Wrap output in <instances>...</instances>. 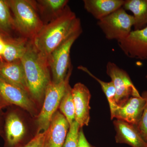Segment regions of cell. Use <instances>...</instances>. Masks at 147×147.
<instances>
[{
    "instance_id": "4",
    "label": "cell",
    "mask_w": 147,
    "mask_h": 147,
    "mask_svg": "<svg viewBox=\"0 0 147 147\" xmlns=\"http://www.w3.org/2000/svg\"><path fill=\"white\" fill-rule=\"evenodd\" d=\"M72 70L71 66L65 79L58 84L51 81L45 90L42 109L38 115L36 134L47 131L51 120L57 111L61 100L69 86V79Z\"/></svg>"
},
{
    "instance_id": "23",
    "label": "cell",
    "mask_w": 147,
    "mask_h": 147,
    "mask_svg": "<svg viewBox=\"0 0 147 147\" xmlns=\"http://www.w3.org/2000/svg\"><path fill=\"white\" fill-rule=\"evenodd\" d=\"M81 128L76 121L69 126L63 147H77L79 143V131Z\"/></svg>"
},
{
    "instance_id": "10",
    "label": "cell",
    "mask_w": 147,
    "mask_h": 147,
    "mask_svg": "<svg viewBox=\"0 0 147 147\" xmlns=\"http://www.w3.org/2000/svg\"><path fill=\"white\" fill-rule=\"evenodd\" d=\"M118 43L129 57L147 59V26L141 30L131 31L126 38L118 40Z\"/></svg>"
},
{
    "instance_id": "29",
    "label": "cell",
    "mask_w": 147,
    "mask_h": 147,
    "mask_svg": "<svg viewBox=\"0 0 147 147\" xmlns=\"http://www.w3.org/2000/svg\"><path fill=\"white\" fill-rule=\"evenodd\" d=\"M1 109H0V127H1Z\"/></svg>"
},
{
    "instance_id": "17",
    "label": "cell",
    "mask_w": 147,
    "mask_h": 147,
    "mask_svg": "<svg viewBox=\"0 0 147 147\" xmlns=\"http://www.w3.org/2000/svg\"><path fill=\"white\" fill-rule=\"evenodd\" d=\"M67 0L36 1L37 8L44 25L60 16L67 5Z\"/></svg>"
},
{
    "instance_id": "28",
    "label": "cell",
    "mask_w": 147,
    "mask_h": 147,
    "mask_svg": "<svg viewBox=\"0 0 147 147\" xmlns=\"http://www.w3.org/2000/svg\"><path fill=\"white\" fill-rule=\"evenodd\" d=\"M8 106L7 104L3 100L2 98L0 96V109L2 110L3 108H5L6 107Z\"/></svg>"
},
{
    "instance_id": "16",
    "label": "cell",
    "mask_w": 147,
    "mask_h": 147,
    "mask_svg": "<svg viewBox=\"0 0 147 147\" xmlns=\"http://www.w3.org/2000/svg\"><path fill=\"white\" fill-rule=\"evenodd\" d=\"M124 0H84L86 10L94 18L100 20L122 7Z\"/></svg>"
},
{
    "instance_id": "13",
    "label": "cell",
    "mask_w": 147,
    "mask_h": 147,
    "mask_svg": "<svg viewBox=\"0 0 147 147\" xmlns=\"http://www.w3.org/2000/svg\"><path fill=\"white\" fill-rule=\"evenodd\" d=\"M69 126L65 117L57 110L46 131L44 147H63Z\"/></svg>"
},
{
    "instance_id": "12",
    "label": "cell",
    "mask_w": 147,
    "mask_h": 147,
    "mask_svg": "<svg viewBox=\"0 0 147 147\" xmlns=\"http://www.w3.org/2000/svg\"><path fill=\"white\" fill-rule=\"evenodd\" d=\"M146 103V98L142 96L130 97L111 114V119L120 120L136 126L142 117Z\"/></svg>"
},
{
    "instance_id": "7",
    "label": "cell",
    "mask_w": 147,
    "mask_h": 147,
    "mask_svg": "<svg viewBox=\"0 0 147 147\" xmlns=\"http://www.w3.org/2000/svg\"><path fill=\"white\" fill-rule=\"evenodd\" d=\"M106 72L115 89L116 102L118 106H122L130 97L141 96L127 72L116 64L108 62Z\"/></svg>"
},
{
    "instance_id": "20",
    "label": "cell",
    "mask_w": 147,
    "mask_h": 147,
    "mask_svg": "<svg viewBox=\"0 0 147 147\" xmlns=\"http://www.w3.org/2000/svg\"><path fill=\"white\" fill-rule=\"evenodd\" d=\"M16 32L12 13L6 0H0V36L3 39L15 37Z\"/></svg>"
},
{
    "instance_id": "31",
    "label": "cell",
    "mask_w": 147,
    "mask_h": 147,
    "mask_svg": "<svg viewBox=\"0 0 147 147\" xmlns=\"http://www.w3.org/2000/svg\"><path fill=\"white\" fill-rule=\"evenodd\" d=\"M2 61H3L1 59H0V63H1V62Z\"/></svg>"
},
{
    "instance_id": "15",
    "label": "cell",
    "mask_w": 147,
    "mask_h": 147,
    "mask_svg": "<svg viewBox=\"0 0 147 147\" xmlns=\"http://www.w3.org/2000/svg\"><path fill=\"white\" fill-rule=\"evenodd\" d=\"M0 76L29 94L21 60L10 62L2 61L0 63Z\"/></svg>"
},
{
    "instance_id": "5",
    "label": "cell",
    "mask_w": 147,
    "mask_h": 147,
    "mask_svg": "<svg viewBox=\"0 0 147 147\" xmlns=\"http://www.w3.org/2000/svg\"><path fill=\"white\" fill-rule=\"evenodd\" d=\"M134 24L133 15L128 14L122 7L98 20L97 25L106 38L118 41L128 35Z\"/></svg>"
},
{
    "instance_id": "26",
    "label": "cell",
    "mask_w": 147,
    "mask_h": 147,
    "mask_svg": "<svg viewBox=\"0 0 147 147\" xmlns=\"http://www.w3.org/2000/svg\"><path fill=\"white\" fill-rule=\"evenodd\" d=\"M77 147H96L90 144L88 142L82 128L79 131V143Z\"/></svg>"
},
{
    "instance_id": "27",
    "label": "cell",
    "mask_w": 147,
    "mask_h": 147,
    "mask_svg": "<svg viewBox=\"0 0 147 147\" xmlns=\"http://www.w3.org/2000/svg\"><path fill=\"white\" fill-rule=\"evenodd\" d=\"M5 49V43L3 39L0 41V59L3 55Z\"/></svg>"
},
{
    "instance_id": "22",
    "label": "cell",
    "mask_w": 147,
    "mask_h": 147,
    "mask_svg": "<svg viewBox=\"0 0 147 147\" xmlns=\"http://www.w3.org/2000/svg\"><path fill=\"white\" fill-rule=\"evenodd\" d=\"M71 89L72 88L69 85L61 100L59 106L61 113L65 117L69 125L75 121V107Z\"/></svg>"
},
{
    "instance_id": "24",
    "label": "cell",
    "mask_w": 147,
    "mask_h": 147,
    "mask_svg": "<svg viewBox=\"0 0 147 147\" xmlns=\"http://www.w3.org/2000/svg\"><path fill=\"white\" fill-rule=\"evenodd\" d=\"M142 96L146 98V105L141 119L136 127L142 137L147 141V91L143 92Z\"/></svg>"
},
{
    "instance_id": "2",
    "label": "cell",
    "mask_w": 147,
    "mask_h": 147,
    "mask_svg": "<svg viewBox=\"0 0 147 147\" xmlns=\"http://www.w3.org/2000/svg\"><path fill=\"white\" fill-rule=\"evenodd\" d=\"M29 94L37 105L43 101L45 90L50 82L48 60L36 50L30 40L26 54L21 59Z\"/></svg>"
},
{
    "instance_id": "30",
    "label": "cell",
    "mask_w": 147,
    "mask_h": 147,
    "mask_svg": "<svg viewBox=\"0 0 147 147\" xmlns=\"http://www.w3.org/2000/svg\"><path fill=\"white\" fill-rule=\"evenodd\" d=\"M3 38H2V37L1 36H0V41H1L2 40H3Z\"/></svg>"
},
{
    "instance_id": "21",
    "label": "cell",
    "mask_w": 147,
    "mask_h": 147,
    "mask_svg": "<svg viewBox=\"0 0 147 147\" xmlns=\"http://www.w3.org/2000/svg\"><path fill=\"white\" fill-rule=\"evenodd\" d=\"M78 68L80 70H82L88 74L90 76H91L92 78L95 79L100 84L101 88L108 99L109 106H110V114H112L118 106L116 102L115 89L113 82H103L93 75L86 67L83 66L78 67Z\"/></svg>"
},
{
    "instance_id": "1",
    "label": "cell",
    "mask_w": 147,
    "mask_h": 147,
    "mask_svg": "<svg viewBox=\"0 0 147 147\" xmlns=\"http://www.w3.org/2000/svg\"><path fill=\"white\" fill-rule=\"evenodd\" d=\"M81 31L82 29L80 19L67 5L57 18L45 24L32 41L38 52L47 59L65 40Z\"/></svg>"
},
{
    "instance_id": "9",
    "label": "cell",
    "mask_w": 147,
    "mask_h": 147,
    "mask_svg": "<svg viewBox=\"0 0 147 147\" xmlns=\"http://www.w3.org/2000/svg\"><path fill=\"white\" fill-rule=\"evenodd\" d=\"M5 147H20L27 133V127L21 115L16 110H8L5 118Z\"/></svg>"
},
{
    "instance_id": "11",
    "label": "cell",
    "mask_w": 147,
    "mask_h": 147,
    "mask_svg": "<svg viewBox=\"0 0 147 147\" xmlns=\"http://www.w3.org/2000/svg\"><path fill=\"white\" fill-rule=\"evenodd\" d=\"M75 107V121L80 127L88 126L90 121V100L91 95L88 88L84 84L78 83L71 89Z\"/></svg>"
},
{
    "instance_id": "14",
    "label": "cell",
    "mask_w": 147,
    "mask_h": 147,
    "mask_svg": "<svg viewBox=\"0 0 147 147\" xmlns=\"http://www.w3.org/2000/svg\"><path fill=\"white\" fill-rule=\"evenodd\" d=\"M113 124L116 143L126 144L131 147H147V141L142 137L136 125L118 119H115Z\"/></svg>"
},
{
    "instance_id": "18",
    "label": "cell",
    "mask_w": 147,
    "mask_h": 147,
    "mask_svg": "<svg viewBox=\"0 0 147 147\" xmlns=\"http://www.w3.org/2000/svg\"><path fill=\"white\" fill-rule=\"evenodd\" d=\"M4 40L5 49L1 58L2 60L7 62L21 60L26 52L30 40L15 37Z\"/></svg>"
},
{
    "instance_id": "32",
    "label": "cell",
    "mask_w": 147,
    "mask_h": 147,
    "mask_svg": "<svg viewBox=\"0 0 147 147\" xmlns=\"http://www.w3.org/2000/svg\"><path fill=\"white\" fill-rule=\"evenodd\" d=\"M146 78L147 79V74L146 75Z\"/></svg>"
},
{
    "instance_id": "25",
    "label": "cell",
    "mask_w": 147,
    "mask_h": 147,
    "mask_svg": "<svg viewBox=\"0 0 147 147\" xmlns=\"http://www.w3.org/2000/svg\"><path fill=\"white\" fill-rule=\"evenodd\" d=\"M46 131L38 133L28 143L20 147H44Z\"/></svg>"
},
{
    "instance_id": "6",
    "label": "cell",
    "mask_w": 147,
    "mask_h": 147,
    "mask_svg": "<svg viewBox=\"0 0 147 147\" xmlns=\"http://www.w3.org/2000/svg\"><path fill=\"white\" fill-rule=\"evenodd\" d=\"M82 32L81 31L69 36L48 57V64L53 76L52 81L54 83H60L66 77L71 65L70 59L71 47Z\"/></svg>"
},
{
    "instance_id": "8",
    "label": "cell",
    "mask_w": 147,
    "mask_h": 147,
    "mask_svg": "<svg viewBox=\"0 0 147 147\" xmlns=\"http://www.w3.org/2000/svg\"><path fill=\"white\" fill-rule=\"evenodd\" d=\"M0 96L8 106L14 105L38 116V105L26 92L0 76Z\"/></svg>"
},
{
    "instance_id": "19",
    "label": "cell",
    "mask_w": 147,
    "mask_h": 147,
    "mask_svg": "<svg viewBox=\"0 0 147 147\" xmlns=\"http://www.w3.org/2000/svg\"><path fill=\"white\" fill-rule=\"evenodd\" d=\"M123 8L133 13L134 30H141L147 26V0H126Z\"/></svg>"
},
{
    "instance_id": "3",
    "label": "cell",
    "mask_w": 147,
    "mask_h": 147,
    "mask_svg": "<svg viewBox=\"0 0 147 147\" xmlns=\"http://www.w3.org/2000/svg\"><path fill=\"white\" fill-rule=\"evenodd\" d=\"M12 13L16 32L21 37L32 40L44 24L35 1L6 0Z\"/></svg>"
}]
</instances>
